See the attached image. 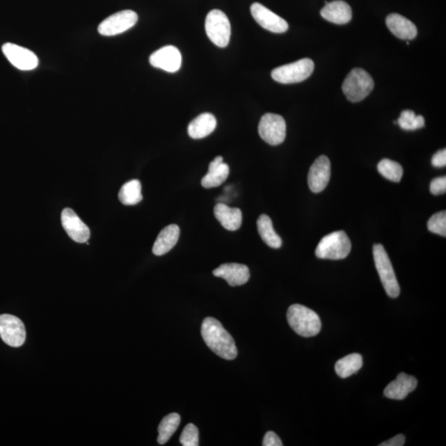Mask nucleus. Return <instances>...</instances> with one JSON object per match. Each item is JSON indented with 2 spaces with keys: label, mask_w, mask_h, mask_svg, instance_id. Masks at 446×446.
I'll return each instance as SVG.
<instances>
[{
  "label": "nucleus",
  "mask_w": 446,
  "mask_h": 446,
  "mask_svg": "<svg viewBox=\"0 0 446 446\" xmlns=\"http://www.w3.org/2000/svg\"><path fill=\"white\" fill-rule=\"evenodd\" d=\"M202 339L216 355L225 360H234L237 356L235 342L221 322L214 317H207L201 328Z\"/></svg>",
  "instance_id": "1"
},
{
  "label": "nucleus",
  "mask_w": 446,
  "mask_h": 446,
  "mask_svg": "<svg viewBox=\"0 0 446 446\" xmlns=\"http://www.w3.org/2000/svg\"><path fill=\"white\" fill-rule=\"evenodd\" d=\"M287 319L294 332L303 337H315L320 333L321 322L314 311L300 304L290 306Z\"/></svg>",
  "instance_id": "2"
},
{
  "label": "nucleus",
  "mask_w": 446,
  "mask_h": 446,
  "mask_svg": "<svg viewBox=\"0 0 446 446\" xmlns=\"http://www.w3.org/2000/svg\"><path fill=\"white\" fill-rule=\"evenodd\" d=\"M374 87V81L370 74L363 69L356 68L344 79L342 90L348 100L352 103H358L365 99Z\"/></svg>",
  "instance_id": "3"
},
{
  "label": "nucleus",
  "mask_w": 446,
  "mask_h": 446,
  "mask_svg": "<svg viewBox=\"0 0 446 446\" xmlns=\"http://www.w3.org/2000/svg\"><path fill=\"white\" fill-rule=\"evenodd\" d=\"M351 250V242L343 231L334 232L325 236L316 249L317 257L328 260H343Z\"/></svg>",
  "instance_id": "4"
},
{
  "label": "nucleus",
  "mask_w": 446,
  "mask_h": 446,
  "mask_svg": "<svg viewBox=\"0 0 446 446\" xmlns=\"http://www.w3.org/2000/svg\"><path fill=\"white\" fill-rule=\"evenodd\" d=\"M373 255L375 266L387 294L392 298L399 297L400 287L385 249L381 244H375L373 247Z\"/></svg>",
  "instance_id": "5"
},
{
  "label": "nucleus",
  "mask_w": 446,
  "mask_h": 446,
  "mask_svg": "<svg viewBox=\"0 0 446 446\" xmlns=\"http://www.w3.org/2000/svg\"><path fill=\"white\" fill-rule=\"evenodd\" d=\"M207 37L216 46L226 47L231 38V24L226 13L214 10L207 13L205 21Z\"/></svg>",
  "instance_id": "6"
},
{
  "label": "nucleus",
  "mask_w": 446,
  "mask_h": 446,
  "mask_svg": "<svg viewBox=\"0 0 446 446\" xmlns=\"http://www.w3.org/2000/svg\"><path fill=\"white\" fill-rule=\"evenodd\" d=\"M314 70V63L304 58L296 63L276 68L271 73L273 81L281 83H294L305 81Z\"/></svg>",
  "instance_id": "7"
},
{
  "label": "nucleus",
  "mask_w": 446,
  "mask_h": 446,
  "mask_svg": "<svg viewBox=\"0 0 446 446\" xmlns=\"http://www.w3.org/2000/svg\"><path fill=\"white\" fill-rule=\"evenodd\" d=\"M259 134L266 143L278 145L284 143L286 138V122L279 114L266 113L260 119Z\"/></svg>",
  "instance_id": "8"
},
{
  "label": "nucleus",
  "mask_w": 446,
  "mask_h": 446,
  "mask_svg": "<svg viewBox=\"0 0 446 446\" xmlns=\"http://www.w3.org/2000/svg\"><path fill=\"white\" fill-rule=\"evenodd\" d=\"M138 21V13L132 10H122L104 19L99 25V33L105 37L116 36L132 29Z\"/></svg>",
  "instance_id": "9"
},
{
  "label": "nucleus",
  "mask_w": 446,
  "mask_h": 446,
  "mask_svg": "<svg viewBox=\"0 0 446 446\" xmlns=\"http://www.w3.org/2000/svg\"><path fill=\"white\" fill-rule=\"evenodd\" d=\"M0 337L12 347L23 346L26 340L24 322L15 316L0 315Z\"/></svg>",
  "instance_id": "10"
},
{
  "label": "nucleus",
  "mask_w": 446,
  "mask_h": 446,
  "mask_svg": "<svg viewBox=\"0 0 446 446\" xmlns=\"http://www.w3.org/2000/svg\"><path fill=\"white\" fill-rule=\"evenodd\" d=\"M2 51L10 63L20 70H33L39 65L38 57L34 52L13 43H6Z\"/></svg>",
  "instance_id": "11"
},
{
  "label": "nucleus",
  "mask_w": 446,
  "mask_h": 446,
  "mask_svg": "<svg viewBox=\"0 0 446 446\" xmlns=\"http://www.w3.org/2000/svg\"><path fill=\"white\" fill-rule=\"evenodd\" d=\"M250 13L254 19L269 32L284 33L289 29V24L279 15L260 3H254L250 7Z\"/></svg>",
  "instance_id": "12"
},
{
  "label": "nucleus",
  "mask_w": 446,
  "mask_h": 446,
  "mask_svg": "<svg viewBox=\"0 0 446 446\" xmlns=\"http://www.w3.org/2000/svg\"><path fill=\"white\" fill-rule=\"evenodd\" d=\"M150 63L153 67L175 73L178 72L182 65V56L178 48L174 46H166L154 51L150 56Z\"/></svg>",
  "instance_id": "13"
},
{
  "label": "nucleus",
  "mask_w": 446,
  "mask_h": 446,
  "mask_svg": "<svg viewBox=\"0 0 446 446\" xmlns=\"http://www.w3.org/2000/svg\"><path fill=\"white\" fill-rule=\"evenodd\" d=\"M330 178V162L328 157L321 156L317 159L309 170L308 186L313 193L324 191Z\"/></svg>",
  "instance_id": "14"
},
{
  "label": "nucleus",
  "mask_w": 446,
  "mask_h": 446,
  "mask_svg": "<svg viewBox=\"0 0 446 446\" xmlns=\"http://www.w3.org/2000/svg\"><path fill=\"white\" fill-rule=\"evenodd\" d=\"M61 223L68 236L74 241L86 243L90 237V230L72 209H65L61 213Z\"/></svg>",
  "instance_id": "15"
},
{
  "label": "nucleus",
  "mask_w": 446,
  "mask_h": 446,
  "mask_svg": "<svg viewBox=\"0 0 446 446\" xmlns=\"http://www.w3.org/2000/svg\"><path fill=\"white\" fill-rule=\"evenodd\" d=\"M213 273L216 277L223 278L232 287L246 284L250 277L249 268L237 263L223 264L214 269Z\"/></svg>",
  "instance_id": "16"
},
{
  "label": "nucleus",
  "mask_w": 446,
  "mask_h": 446,
  "mask_svg": "<svg viewBox=\"0 0 446 446\" xmlns=\"http://www.w3.org/2000/svg\"><path fill=\"white\" fill-rule=\"evenodd\" d=\"M417 387V379L405 373L397 375L395 381L391 382L384 390V395L388 399L403 400L410 392Z\"/></svg>",
  "instance_id": "17"
},
{
  "label": "nucleus",
  "mask_w": 446,
  "mask_h": 446,
  "mask_svg": "<svg viewBox=\"0 0 446 446\" xmlns=\"http://www.w3.org/2000/svg\"><path fill=\"white\" fill-rule=\"evenodd\" d=\"M321 15L330 23L346 24L352 19V10L347 2L335 0L333 2L326 3L321 10Z\"/></svg>",
  "instance_id": "18"
},
{
  "label": "nucleus",
  "mask_w": 446,
  "mask_h": 446,
  "mask_svg": "<svg viewBox=\"0 0 446 446\" xmlns=\"http://www.w3.org/2000/svg\"><path fill=\"white\" fill-rule=\"evenodd\" d=\"M386 24L390 32L397 38L404 40H413L417 37V26L405 17L397 13H392L386 19Z\"/></svg>",
  "instance_id": "19"
},
{
  "label": "nucleus",
  "mask_w": 446,
  "mask_h": 446,
  "mask_svg": "<svg viewBox=\"0 0 446 446\" xmlns=\"http://www.w3.org/2000/svg\"><path fill=\"white\" fill-rule=\"evenodd\" d=\"M230 168L223 163L222 157H217L210 162L209 172L202 179V186L205 189H212L220 186L228 177Z\"/></svg>",
  "instance_id": "20"
},
{
  "label": "nucleus",
  "mask_w": 446,
  "mask_h": 446,
  "mask_svg": "<svg viewBox=\"0 0 446 446\" xmlns=\"http://www.w3.org/2000/svg\"><path fill=\"white\" fill-rule=\"evenodd\" d=\"M214 215L221 225L228 231H237L241 226L242 213L239 209L218 204L214 207Z\"/></svg>",
  "instance_id": "21"
},
{
  "label": "nucleus",
  "mask_w": 446,
  "mask_h": 446,
  "mask_svg": "<svg viewBox=\"0 0 446 446\" xmlns=\"http://www.w3.org/2000/svg\"><path fill=\"white\" fill-rule=\"evenodd\" d=\"M217 127V119L213 114L205 113L189 123L188 134L193 139H202L210 135Z\"/></svg>",
  "instance_id": "22"
},
{
  "label": "nucleus",
  "mask_w": 446,
  "mask_h": 446,
  "mask_svg": "<svg viewBox=\"0 0 446 446\" xmlns=\"http://www.w3.org/2000/svg\"><path fill=\"white\" fill-rule=\"evenodd\" d=\"M180 234V228L175 224H171L163 229L154 243V255L161 256L169 253L178 242Z\"/></svg>",
  "instance_id": "23"
},
{
  "label": "nucleus",
  "mask_w": 446,
  "mask_h": 446,
  "mask_svg": "<svg viewBox=\"0 0 446 446\" xmlns=\"http://www.w3.org/2000/svg\"><path fill=\"white\" fill-rule=\"evenodd\" d=\"M257 228L260 237L266 245L273 249H279L282 239L276 232L271 218L266 214L260 215L257 220Z\"/></svg>",
  "instance_id": "24"
},
{
  "label": "nucleus",
  "mask_w": 446,
  "mask_h": 446,
  "mask_svg": "<svg viewBox=\"0 0 446 446\" xmlns=\"http://www.w3.org/2000/svg\"><path fill=\"white\" fill-rule=\"evenodd\" d=\"M363 365V359L360 354L354 353L339 360L335 365V373L339 377L346 379L359 371Z\"/></svg>",
  "instance_id": "25"
},
{
  "label": "nucleus",
  "mask_w": 446,
  "mask_h": 446,
  "mask_svg": "<svg viewBox=\"0 0 446 446\" xmlns=\"http://www.w3.org/2000/svg\"><path fill=\"white\" fill-rule=\"evenodd\" d=\"M119 200L122 205L132 206L139 204L143 200L141 184L139 180H132L122 185L118 193Z\"/></svg>",
  "instance_id": "26"
},
{
  "label": "nucleus",
  "mask_w": 446,
  "mask_h": 446,
  "mask_svg": "<svg viewBox=\"0 0 446 446\" xmlns=\"http://www.w3.org/2000/svg\"><path fill=\"white\" fill-rule=\"evenodd\" d=\"M180 423V416L177 413H170L163 418L158 427V443L165 445L178 429Z\"/></svg>",
  "instance_id": "27"
},
{
  "label": "nucleus",
  "mask_w": 446,
  "mask_h": 446,
  "mask_svg": "<svg viewBox=\"0 0 446 446\" xmlns=\"http://www.w3.org/2000/svg\"><path fill=\"white\" fill-rule=\"evenodd\" d=\"M378 170L384 178L392 181V182H400L404 175V169L399 163L383 159L378 165Z\"/></svg>",
  "instance_id": "28"
},
{
  "label": "nucleus",
  "mask_w": 446,
  "mask_h": 446,
  "mask_svg": "<svg viewBox=\"0 0 446 446\" xmlns=\"http://www.w3.org/2000/svg\"><path fill=\"white\" fill-rule=\"evenodd\" d=\"M401 129L414 131L425 127V119L421 115H416L412 110H404L396 122Z\"/></svg>",
  "instance_id": "29"
},
{
  "label": "nucleus",
  "mask_w": 446,
  "mask_h": 446,
  "mask_svg": "<svg viewBox=\"0 0 446 446\" xmlns=\"http://www.w3.org/2000/svg\"><path fill=\"white\" fill-rule=\"evenodd\" d=\"M428 230L431 232L438 234L445 237L446 236V213L445 211L440 212L432 216L428 221Z\"/></svg>",
  "instance_id": "30"
},
{
  "label": "nucleus",
  "mask_w": 446,
  "mask_h": 446,
  "mask_svg": "<svg viewBox=\"0 0 446 446\" xmlns=\"http://www.w3.org/2000/svg\"><path fill=\"white\" fill-rule=\"evenodd\" d=\"M180 441L184 446H198L200 445L198 444V428L192 423L188 424L180 436Z\"/></svg>",
  "instance_id": "31"
},
{
  "label": "nucleus",
  "mask_w": 446,
  "mask_h": 446,
  "mask_svg": "<svg viewBox=\"0 0 446 446\" xmlns=\"http://www.w3.org/2000/svg\"><path fill=\"white\" fill-rule=\"evenodd\" d=\"M430 191L433 196H440V194L445 193L446 192L445 176L432 180L430 185Z\"/></svg>",
  "instance_id": "32"
},
{
  "label": "nucleus",
  "mask_w": 446,
  "mask_h": 446,
  "mask_svg": "<svg viewBox=\"0 0 446 446\" xmlns=\"http://www.w3.org/2000/svg\"><path fill=\"white\" fill-rule=\"evenodd\" d=\"M264 446H282V443L280 437L275 432L268 431L263 440Z\"/></svg>",
  "instance_id": "33"
},
{
  "label": "nucleus",
  "mask_w": 446,
  "mask_h": 446,
  "mask_svg": "<svg viewBox=\"0 0 446 446\" xmlns=\"http://www.w3.org/2000/svg\"><path fill=\"white\" fill-rule=\"evenodd\" d=\"M431 164L437 168L445 167L446 166L445 149L440 150V151L434 154L431 159Z\"/></svg>",
  "instance_id": "34"
},
{
  "label": "nucleus",
  "mask_w": 446,
  "mask_h": 446,
  "mask_svg": "<svg viewBox=\"0 0 446 446\" xmlns=\"http://www.w3.org/2000/svg\"><path fill=\"white\" fill-rule=\"evenodd\" d=\"M405 444V436L404 435H397L392 437V439L384 441L379 446H403Z\"/></svg>",
  "instance_id": "35"
}]
</instances>
